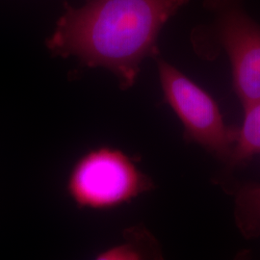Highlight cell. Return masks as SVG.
Instances as JSON below:
<instances>
[{"instance_id": "1", "label": "cell", "mask_w": 260, "mask_h": 260, "mask_svg": "<svg viewBox=\"0 0 260 260\" xmlns=\"http://www.w3.org/2000/svg\"><path fill=\"white\" fill-rule=\"evenodd\" d=\"M190 0H84L66 4L47 49L55 56L75 57L89 68H103L121 89L131 88L141 66L159 55L163 27Z\"/></svg>"}, {"instance_id": "2", "label": "cell", "mask_w": 260, "mask_h": 260, "mask_svg": "<svg viewBox=\"0 0 260 260\" xmlns=\"http://www.w3.org/2000/svg\"><path fill=\"white\" fill-rule=\"evenodd\" d=\"M152 186L150 178L125 152L100 147L77 160L67 189L77 206L106 210L130 203Z\"/></svg>"}, {"instance_id": "3", "label": "cell", "mask_w": 260, "mask_h": 260, "mask_svg": "<svg viewBox=\"0 0 260 260\" xmlns=\"http://www.w3.org/2000/svg\"><path fill=\"white\" fill-rule=\"evenodd\" d=\"M209 24L194 34L210 36L232 66L233 90L243 107L260 99V24L244 9V0H205Z\"/></svg>"}, {"instance_id": "4", "label": "cell", "mask_w": 260, "mask_h": 260, "mask_svg": "<svg viewBox=\"0 0 260 260\" xmlns=\"http://www.w3.org/2000/svg\"><path fill=\"white\" fill-rule=\"evenodd\" d=\"M156 62L165 101L183 124L186 139L230 161L237 128L225 124L218 103L203 88L167 61L157 57Z\"/></svg>"}, {"instance_id": "5", "label": "cell", "mask_w": 260, "mask_h": 260, "mask_svg": "<svg viewBox=\"0 0 260 260\" xmlns=\"http://www.w3.org/2000/svg\"><path fill=\"white\" fill-rule=\"evenodd\" d=\"M245 116L241 127L237 128L236 141L230 163L242 164L260 153V99L244 107Z\"/></svg>"}, {"instance_id": "6", "label": "cell", "mask_w": 260, "mask_h": 260, "mask_svg": "<svg viewBox=\"0 0 260 260\" xmlns=\"http://www.w3.org/2000/svg\"><path fill=\"white\" fill-rule=\"evenodd\" d=\"M235 219L242 233L255 237L260 233V185L242 187L235 198Z\"/></svg>"}, {"instance_id": "7", "label": "cell", "mask_w": 260, "mask_h": 260, "mask_svg": "<svg viewBox=\"0 0 260 260\" xmlns=\"http://www.w3.org/2000/svg\"><path fill=\"white\" fill-rule=\"evenodd\" d=\"M144 246L136 242L130 241L102 251L98 254V259H143L147 258L149 253L146 252Z\"/></svg>"}]
</instances>
